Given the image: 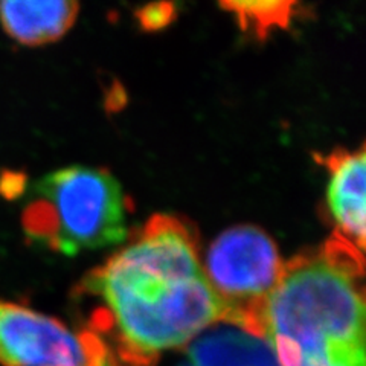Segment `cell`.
I'll return each instance as SVG.
<instances>
[{
    "label": "cell",
    "mask_w": 366,
    "mask_h": 366,
    "mask_svg": "<svg viewBox=\"0 0 366 366\" xmlns=\"http://www.w3.org/2000/svg\"><path fill=\"white\" fill-rule=\"evenodd\" d=\"M23 227L37 243L67 257L119 244L127 238L122 188L106 169H56L32 185Z\"/></svg>",
    "instance_id": "3"
},
{
    "label": "cell",
    "mask_w": 366,
    "mask_h": 366,
    "mask_svg": "<svg viewBox=\"0 0 366 366\" xmlns=\"http://www.w3.org/2000/svg\"><path fill=\"white\" fill-rule=\"evenodd\" d=\"M330 173L328 204L337 224V235L363 250L365 246V150H336L317 156Z\"/></svg>",
    "instance_id": "6"
},
{
    "label": "cell",
    "mask_w": 366,
    "mask_h": 366,
    "mask_svg": "<svg viewBox=\"0 0 366 366\" xmlns=\"http://www.w3.org/2000/svg\"><path fill=\"white\" fill-rule=\"evenodd\" d=\"M180 366H192L191 363H183V365H180Z\"/></svg>",
    "instance_id": "11"
},
{
    "label": "cell",
    "mask_w": 366,
    "mask_h": 366,
    "mask_svg": "<svg viewBox=\"0 0 366 366\" xmlns=\"http://www.w3.org/2000/svg\"><path fill=\"white\" fill-rule=\"evenodd\" d=\"M362 250L335 235L284 264L262 315V336L281 366L304 359L365 360Z\"/></svg>",
    "instance_id": "2"
},
{
    "label": "cell",
    "mask_w": 366,
    "mask_h": 366,
    "mask_svg": "<svg viewBox=\"0 0 366 366\" xmlns=\"http://www.w3.org/2000/svg\"><path fill=\"white\" fill-rule=\"evenodd\" d=\"M176 16L174 5L171 4H154L144 6L137 11V19L145 29H159L167 26Z\"/></svg>",
    "instance_id": "10"
},
{
    "label": "cell",
    "mask_w": 366,
    "mask_h": 366,
    "mask_svg": "<svg viewBox=\"0 0 366 366\" xmlns=\"http://www.w3.org/2000/svg\"><path fill=\"white\" fill-rule=\"evenodd\" d=\"M284 272L273 239L259 227L242 224L215 238L206 255V280L224 308L223 322L262 336V315Z\"/></svg>",
    "instance_id": "4"
},
{
    "label": "cell",
    "mask_w": 366,
    "mask_h": 366,
    "mask_svg": "<svg viewBox=\"0 0 366 366\" xmlns=\"http://www.w3.org/2000/svg\"><path fill=\"white\" fill-rule=\"evenodd\" d=\"M79 5L55 2H0V23L11 39L26 46H40L61 39L72 28Z\"/></svg>",
    "instance_id": "7"
},
{
    "label": "cell",
    "mask_w": 366,
    "mask_h": 366,
    "mask_svg": "<svg viewBox=\"0 0 366 366\" xmlns=\"http://www.w3.org/2000/svg\"><path fill=\"white\" fill-rule=\"evenodd\" d=\"M220 6L231 13L239 28L258 40H264L273 31L287 28L297 14L296 2L267 0V2H222Z\"/></svg>",
    "instance_id": "9"
},
{
    "label": "cell",
    "mask_w": 366,
    "mask_h": 366,
    "mask_svg": "<svg viewBox=\"0 0 366 366\" xmlns=\"http://www.w3.org/2000/svg\"><path fill=\"white\" fill-rule=\"evenodd\" d=\"M83 287L104 304L94 317L97 330H112L133 366H148L160 351L185 345L224 319L200 264L197 235L173 215L152 217Z\"/></svg>",
    "instance_id": "1"
},
{
    "label": "cell",
    "mask_w": 366,
    "mask_h": 366,
    "mask_svg": "<svg viewBox=\"0 0 366 366\" xmlns=\"http://www.w3.org/2000/svg\"><path fill=\"white\" fill-rule=\"evenodd\" d=\"M192 366H280L266 340L234 325L208 331L188 348Z\"/></svg>",
    "instance_id": "8"
},
{
    "label": "cell",
    "mask_w": 366,
    "mask_h": 366,
    "mask_svg": "<svg viewBox=\"0 0 366 366\" xmlns=\"http://www.w3.org/2000/svg\"><path fill=\"white\" fill-rule=\"evenodd\" d=\"M2 366H117L94 330L74 333L60 320L0 300Z\"/></svg>",
    "instance_id": "5"
}]
</instances>
